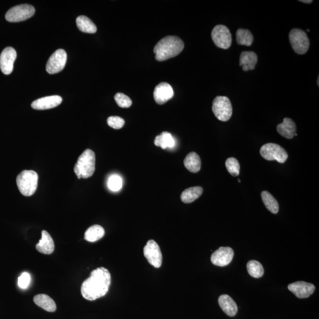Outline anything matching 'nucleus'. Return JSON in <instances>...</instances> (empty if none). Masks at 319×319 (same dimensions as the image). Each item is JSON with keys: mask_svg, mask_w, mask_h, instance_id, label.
I'll return each mask as SVG.
<instances>
[{"mask_svg": "<svg viewBox=\"0 0 319 319\" xmlns=\"http://www.w3.org/2000/svg\"><path fill=\"white\" fill-rule=\"evenodd\" d=\"M263 203L266 208L272 214H276L279 211V205L277 200L267 191H263L261 193Z\"/></svg>", "mask_w": 319, "mask_h": 319, "instance_id": "27", "label": "nucleus"}, {"mask_svg": "<svg viewBox=\"0 0 319 319\" xmlns=\"http://www.w3.org/2000/svg\"><path fill=\"white\" fill-rule=\"evenodd\" d=\"M34 302L36 305L46 311L54 312L56 310V304L55 301L49 295L44 294H37L33 298Z\"/></svg>", "mask_w": 319, "mask_h": 319, "instance_id": "21", "label": "nucleus"}, {"mask_svg": "<svg viewBox=\"0 0 319 319\" xmlns=\"http://www.w3.org/2000/svg\"><path fill=\"white\" fill-rule=\"evenodd\" d=\"M184 47L185 44L181 38L175 35H168L156 44L154 53L156 60L162 62L179 55Z\"/></svg>", "mask_w": 319, "mask_h": 319, "instance_id": "2", "label": "nucleus"}, {"mask_svg": "<svg viewBox=\"0 0 319 319\" xmlns=\"http://www.w3.org/2000/svg\"><path fill=\"white\" fill-rule=\"evenodd\" d=\"M174 96L172 87L167 82H161L155 87L154 91V99L157 103L162 105L166 103Z\"/></svg>", "mask_w": 319, "mask_h": 319, "instance_id": "14", "label": "nucleus"}, {"mask_svg": "<svg viewBox=\"0 0 319 319\" xmlns=\"http://www.w3.org/2000/svg\"><path fill=\"white\" fill-rule=\"evenodd\" d=\"M175 140L172 135L168 132H162L161 134L157 136L155 140L156 146L160 147L162 149L167 148L172 149L175 146Z\"/></svg>", "mask_w": 319, "mask_h": 319, "instance_id": "23", "label": "nucleus"}, {"mask_svg": "<svg viewBox=\"0 0 319 319\" xmlns=\"http://www.w3.org/2000/svg\"><path fill=\"white\" fill-rule=\"evenodd\" d=\"M38 174L33 170H24L17 176V185L23 196H32L37 190Z\"/></svg>", "mask_w": 319, "mask_h": 319, "instance_id": "4", "label": "nucleus"}, {"mask_svg": "<svg viewBox=\"0 0 319 319\" xmlns=\"http://www.w3.org/2000/svg\"><path fill=\"white\" fill-rule=\"evenodd\" d=\"M289 39L294 51L298 55L305 54L308 51L310 40L306 32L299 29H292Z\"/></svg>", "mask_w": 319, "mask_h": 319, "instance_id": "6", "label": "nucleus"}, {"mask_svg": "<svg viewBox=\"0 0 319 319\" xmlns=\"http://www.w3.org/2000/svg\"><path fill=\"white\" fill-rule=\"evenodd\" d=\"M260 154L267 160H276L280 163H284L288 158L286 151L280 145L274 143L263 145L260 149Z\"/></svg>", "mask_w": 319, "mask_h": 319, "instance_id": "7", "label": "nucleus"}, {"mask_svg": "<svg viewBox=\"0 0 319 319\" xmlns=\"http://www.w3.org/2000/svg\"><path fill=\"white\" fill-rule=\"evenodd\" d=\"M35 248L38 252L49 255L53 253L55 250L54 241L51 235L46 230H43L41 232V238L39 242L35 245Z\"/></svg>", "mask_w": 319, "mask_h": 319, "instance_id": "17", "label": "nucleus"}, {"mask_svg": "<svg viewBox=\"0 0 319 319\" xmlns=\"http://www.w3.org/2000/svg\"><path fill=\"white\" fill-rule=\"evenodd\" d=\"M236 41L239 45L250 46L254 41V36L249 30L239 29L236 32Z\"/></svg>", "mask_w": 319, "mask_h": 319, "instance_id": "28", "label": "nucleus"}, {"mask_svg": "<svg viewBox=\"0 0 319 319\" xmlns=\"http://www.w3.org/2000/svg\"><path fill=\"white\" fill-rule=\"evenodd\" d=\"M35 13L33 6L21 4L10 9L5 14V19L9 22H20L30 19Z\"/></svg>", "mask_w": 319, "mask_h": 319, "instance_id": "8", "label": "nucleus"}, {"mask_svg": "<svg viewBox=\"0 0 319 319\" xmlns=\"http://www.w3.org/2000/svg\"><path fill=\"white\" fill-rule=\"evenodd\" d=\"M185 166L191 173H196L201 168V160L199 155L195 152L189 153L184 160Z\"/></svg>", "mask_w": 319, "mask_h": 319, "instance_id": "22", "label": "nucleus"}, {"mask_svg": "<svg viewBox=\"0 0 319 319\" xmlns=\"http://www.w3.org/2000/svg\"><path fill=\"white\" fill-rule=\"evenodd\" d=\"M62 102V97L59 96L43 97L32 102V107L37 110H44L55 108L60 105Z\"/></svg>", "mask_w": 319, "mask_h": 319, "instance_id": "16", "label": "nucleus"}, {"mask_svg": "<svg viewBox=\"0 0 319 319\" xmlns=\"http://www.w3.org/2000/svg\"><path fill=\"white\" fill-rule=\"evenodd\" d=\"M300 2H302L303 3H306V4H310V3H312L313 1L312 0H307V1H305V0H302V1H299Z\"/></svg>", "mask_w": 319, "mask_h": 319, "instance_id": "35", "label": "nucleus"}, {"mask_svg": "<svg viewBox=\"0 0 319 319\" xmlns=\"http://www.w3.org/2000/svg\"><path fill=\"white\" fill-rule=\"evenodd\" d=\"M212 111L218 120L223 122L228 121L232 115V106L228 97H216L212 102Z\"/></svg>", "mask_w": 319, "mask_h": 319, "instance_id": "5", "label": "nucleus"}, {"mask_svg": "<svg viewBox=\"0 0 319 319\" xmlns=\"http://www.w3.org/2000/svg\"><path fill=\"white\" fill-rule=\"evenodd\" d=\"M288 288L298 298H306L313 294L315 286L305 282H297L289 285Z\"/></svg>", "mask_w": 319, "mask_h": 319, "instance_id": "15", "label": "nucleus"}, {"mask_svg": "<svg viewBox=\"0 0 319 319\" xmlns=\"http://www.w3.org/2000/svg\"><path fill=\"white\" fill-rule=\"evenodd\" d=\"M117 105L121 108H129L132 105V100L128 96L123 93H117L114 96Z\"/></svg>", "mask_w": 319, "mask_h": 319, "instance_id": "32", "label": "nucleus"}, {"mask_svg": "<svg viewBox=\"0 0 319 319\" xmlns=\"http://www.w3.org/2000/svg\"><path fill=\"white\" fill-rule=\"evenodd\" d=\"M203 188L200 186L186 189L182 192L181 200L183 203H191L199 198L203 193Z\"/></svg>", "mask_w": 319, "mask_h": 319, "instance_id": "24", "label": "nucleus"}, {"mask_svg": "<svg viewBox=\"0 0 319 319\" xmlns=\"http://www.w3.org/2000/svg\"><path fill=\"white\" fill-rule=\"evenodd\" d=\"M218 303L221 308L227 316L233 317L238 313V306L235 301L229 295L227 294L221 295L219 297Z\"/></svg>", "mask_w": 319, "mask_h": 319, "instance_id": "18", "label": "nucleus"}, {"mask_svg": "<svg viewBox=\"0 0 319 319\" xmlns=\"http://www.w3.org/2000/svg\"><path fill=\"white\" fill-rule=\"evenodd\" d=\"M257 61H258V56L255 52H242L239 59V65L242 67L244 71L254 70L255 69Z\"/></svg>", "mask_w": 319, "mask_h": 319, "instance_id": "20", "label": "nucleus"}, {"mask_svg": "<svg viewBox=\"0 0 319 319\" xmlns=\"http://www.w3.org/2000/svg\"><path fill=\"white\" fill-rule=\"evenodd\" d=\"M76 25L80 31L87 33L93 34L97 31L96 25L87 16H80L77 18Z\"/></svg>", "mask_w": 319, "mask_h": 319, "instance_id": "25", "label": "nucleus"}, {"mask_svg": "<svg viewBox=\"0 0 319 319\" xmlns=\"http://www.w3.org/2000/svg\"><path fill=\"white\" fill-rule=\"evenodd\" d=\"M17 58V52L13 47H8L3 50L0 55V68L5 75L13 72L14 63Z\"/></svg>", "mask_w": 319, "mask_h": 319, "instance_id": "12", "label": "nucleus"}, {"mask_svg": "<svg viewBox=\"0 0 319 319\" xmlns=\"http://www.w3.org/2000/svg\"><path fill=\"white\" fill-rule=\"evenodd\" d=\"M277 130L283 137L291 139L296 133V125L291 118H285L283 122L277 126Z\"/></svg>", "mask_w": 319, "mask_h": 319, "instance_id": "19", "label": "nucleus"}, {"mask_svg": "<svg viewBox=\"0 0 319 319\" xmlns=\"http://www.w3.org/2000/svg\"><path fill=\"white\" fill-rule=\"evenodd\" d=\"M108 187L111 191H118L123 187V179L118 174H113L109 177Z\"/></svg>", "mask_w": 319, "mask_h": 319, "instance_id": "31", "label": "nucleus"}, {"mask_svg": "<svg viewBox=\"0 0 319 319\" xmlns=\"http://www.w3.org/2000/svg\"><path fill=\"white\" fill-rule=\"evenodd\" d=\"M67 61V53L64 49H58L50 56L46 64V71L50 74L61 72Z\"/></svg>", "mask_w": 319, "mask_h": 319, "instance_id": "11", "label": "nucleus"}, {"mask_svg": "<svg viewBox=\"0 0 319 319\" xmlns=\"http://www.w3.org/2000/svg\"><path fill=\"white\" fill-rule=\"evenodd\" d=\"M105 234V230L98 224H94L87 230L85 233V239L90 242H94L103 238Z\"/></svg>", "mask_w": 319, "mask_h": 319, "instance_id": "26", "label": "nucleus"}, {"mask_svg": "<svg viewBox=\"0 0 319 319\" xmlns=\"http://www.w3.org/2000/svg\"><path fill=\"white\" fill-rule=\"evenodd\" d=\"M96 170V155L93 150L87 149L82 153L74 167L78 179H88Z\"/></svg>", "mask_w": 319, "mask_h": 319, "instance_id": "3", "label": "nucleus"}, {"mask_svg": "<svg viewBox=\"0 0 319 319\" xmlns=\"http://www.w3.org/2000/svg\"><path fill=\"white\" fill-rule=\"evenodd\" d=\"M213 41L219 48L229 49L232 44V35L228 28L224 25H217L211 33Z\"/></svg>", "mask_w": 319, "mask_h": 319, "instance_id": "9", "label": "nucleus"}, {"mask_svg": "<svg viewBox=\"0 0 319 319\" xmlns=\"http://www.w3.org/2000/svg\"><path fill=\"white\" fill-rule=\"evenodd\" d=\"M227 170L233 176H238L240 171V165L235 158L227 159L225 162Z\"/></svg>", "mask_w": 319, "mask_h": 319, "instance_id": "30", "label": "nucleus"}, {"mask_svg": "<svg viewBox=\"0 0 319 319\" xmlns=\"http://www.w3.org/2000/svg\"><path fill=\"white\" fill-rule=\"evenodd\" d=\"M31 277L30 274L28 273H23L18 279V286L21 288H27L31 283Z\"/></svg>", "mask_w": 319, "mask_h": 319, "instance_id": "34", "label": "nucleus"}, {"mask_svg": "<svg viewBox=\"0 0 319 319\" xmlns=\"http://www.w3.org/2000/svg\"><path fill=\"white\" fill-rule=\"evenodd\" d=\"M111 283V274L108 269L97 268L92 271L91 276L83 282L82 295L88 300H96L107 293Z\"/></svg>", "mask_w": 319, "mask_h": 319, "instance_id": "1", "label": "nucleus"}, {"mask_svg": "<svg viewBox=\"0 0 319 319\" xmlns=\"http://www.w3.org/2000/svg\"><path fill=\"white\" fill-rule=\"evenodd\" d=\"M233 255L234 252L231 248L222 247L212 254L211 260L213 264L224 267L231 262Z\"/></svg>", "mask_w": 319, "mask_h": 319, "instance_id": "13", "label": "nucleus"}, {"mask_svg": "<svg viewBox=\"0 0 319 319\" xmlns=\"http://www.w3.org/2000/svg\"><path fill=\"white\" fill-rule=\"evenodd\" d=\"M144 255L149 264L156 268L161 267L162 256L160 248L155 241L149 240L144 248Z\"/></svg>", "mask_w": 319, "mask_h": 319, "instance_id": "10", "label": "nucleus"}, {"mask_svg": "<svg viewBox=\"0 0 319 319\" xmlns=\"http://www.w3.org/2000/svg\"><path fill=\"white\" fill-rule=\"evenodd\" d=\"M247 271L251 277L258 279L261 277L264 273V268L262 264L255 260H251L247 263Z\"/></svg>", "mask_w": 319, "mask_h": 319, "instance_id": "29", "label": "nucleus"}, {"mask_svg": "<svg viewBox=\"0 0 319 319\" xmlns=\"http://www.w3.org/2000/svg\"><path fill=\"white\" fill-rule=\"evenodd\" d=\"M107 123L109 127L115 129H119L123 128L125 121L123 118L118 116L109 117L107 120Z\"/></svg>", "mask_w": 319, "mask_h": 319, "instance_id": "33", "label": "nucleus"}]
</instances>
